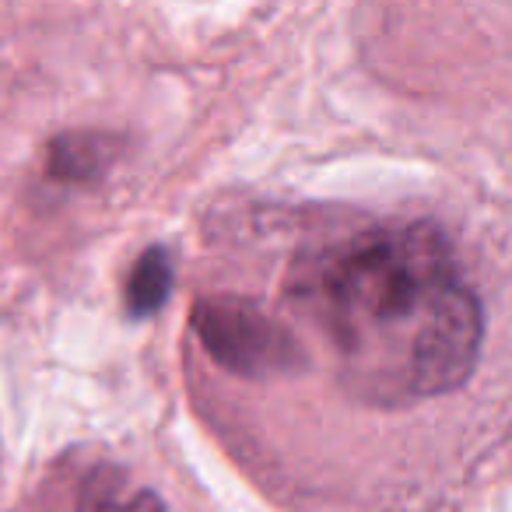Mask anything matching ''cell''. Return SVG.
Listing matches in <instances>:
<instances>
[{
  "label": "cell",
  "instance_id": "cell-1",
  "mask_svg": "<svg viewBox=\"0 0 512 512\" xmlns=\"http://www.w3.org/2000/svg\"><path fill=\"white\" fill-rule=\"evenodd\" d=\"M281 288L341 383L369 407L449 397L481 362V295L432 221L362 218L313 235L295 249Z\"/></svg>",
  "mask_w": 512,
  "mask_h": 512
},
{
  "label": "cell",
  "instance_id": "cell-4",
  "mask_svg": "<svg viewBox=\"0 0 512 512\" xmlns=\"http://www.w3.org/2000/svg\"><path fill=\"white\" fill-rule=\"evenodd\" d=\"M172 285V264L169 253L162 246H151L148 253L137 260L134 274L127 281V309L134 316H151L165 302Z\"/></svg>",
  "mask_w": 512,
  "mask_h": 512
},
{
  "label": "cell",
  "instance_id": "cell-3",
  "mask_svg": "<svg viewBox=\"0 0 512 512\" xmlns=\"http://www.w3.org/2000/svg\"><path fill=\"white\" fill-rule=\"evenodd\" d=\"M109 162H113V141L106 134L74 130V134H60L50 144L46 169L60 183H81V179L102 176L109 169Z\"/></svg>",
  "mask_w": 512,
  "mask_h": 512
},
{
  "label": "cell",
  "instance_id": "cell-5",
  "mask_svg": "<svg viewBox=\"0 0 512 512\" xmlns=\"http://www.w3.org/2000/svg\"><path fill=\"white\" fill-rule=\"evenodd\" d=\"M99 512H165V505L151 491H137L130 498H109V505H102Z\"/></svg>",
  "mask_w": 512,
  "mask_h": 512
},
{
  "label": "cell",
  "instance_id": "cell-2",
  "mask_svg": "<svg viewBox=\"0 0 512 512\" xmlns=\"http://www.w3.org/2000/svg\"><path fill=\"white\" fill-rule=\"evenodd\" d=\"M190 330L207 362L235 379L295 376L309 362L288 320L239 292H211L193 302Z\"/></svg>",
  "mask_w": 512,
  "mask_h": 512
}]
</instances>
